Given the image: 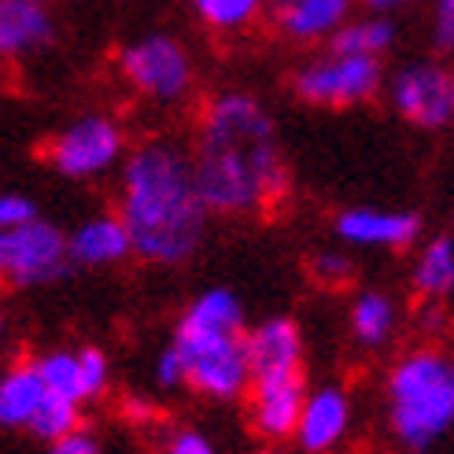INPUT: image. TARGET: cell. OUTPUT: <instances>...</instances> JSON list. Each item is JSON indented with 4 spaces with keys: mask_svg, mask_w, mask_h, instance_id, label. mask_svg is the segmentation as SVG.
<instances>
[{
    "mask_svg": "<svg viewBox=\"0 0 454 454\" xmlns=\"http://www.w3.org/2000/svg\"><path fill=\"white\" fill-rule=\"evenodd\" d=\"M192 170L196 189L215 215L266 211L288 196L278 129L247 93H222L203 107Z\"/></svg>",
    "mask_w": 454,
    "mask_h": 454,
    "instance_id": "6da1fadb",
    "label": "cell"
},
{
    "mask_svg": "<svg viewBox=\"0 0 454 454\" xmlns=\"http://www.w3.org/2000/svg\"><path fill=\"white\" fill-rule=\"evenodd\" d=\"M207 203L196 189L192 159L170 141H148L126 159L119 218L133 255L155 266L192 259L207 225Z\"/></svg>",
    "mask_w": 454,
    "mask_h": 454,
    "instance_id": "7a4b0ae2",
    "label": "cell"
},
{
    "mask_svg": "<svg viewBox=\"0 0 454 454\" xmlns=\"http://www.w3.org/2000/svg\"><path fill=\"white\" fill-rule=\"evenodd\" d=\"M174 348L185 358L189 388L230 403L252 392V351H247L244 310L230 288L196 296L174 329Z\"/></svg>",
    "mask_w": 454,
    "mask_h": 454,
    "instance_id": "3957f363",
    "label": "cell"
},
{
    "mask_svg": "<svg viewBox=\"0 0 454 454\" xmlns=\"http://www.w3.org/2000/svg\"><path fill=\"white\" fill-rule=\"evenodd\" d=\"M388 428L406 450H428L454 428V358L421 348L403 355L388 384Z\"/></svg>",
    "mask_w": 454,
    "mask_h": 454,
    "instance_id": "277c9868",
    "label": "cell"
},
{
    "mask_svg": "<svg viewBox=\"0 0 454 454\" xmlns=\"http://www.w3.org/2000/svg\"><path fill=\"white\" fill-rule=\"evenodd\" d=\"M71 262V237H63L52 222H27L0 233V274L15 288H41L63 278Z\"/></svg>",
    "mask_w": 454,
    "mask_h": 454,
    "instance_id": "5b68a950",
    "label": "cell"
},
{
    "mask_svg": "<svg viewBox=\"0 0 454 454\" xmlns=\"http://www.w3.org/2000/svg\"><path fill=\"white\" fill-rule=\"evenodd\" d=\"M119 71L141 97L159 104L181 100L192 85V59L181 49V41L167 34H152L126 44L119 56Z\"/></svg>",
    "mask_w": 454,
    "mask_h": 454,
    "instance_id": "8992f818",
    "label": "cell"
},
{
    "mask_svg": "<svg viewBox=\"0 0 454 454\" xmlns=\"http://www.w3.org/2000/svg\"><path fill=\"white\" fill-rule=\"evenodd\" d=\"M296 97L317 107H351L370 100L380 89V59L377 56H336L314 59L300 67L292 78Z\"/></svg>",
    "mask_w": 454,
    "mask_h": 454,
    "instance_id": "52a82bcc",
    "label": "cell"
},
{
    "mask_svg": "<svg viewBox=\"0 0 454 454\" xmlns=\"http://www.w3.org/2000/svg\"><path fill=\"white\" fill-rule=\"evenodd\" d=\"M119 155H122V129L104 115H85L44 145L49 167L59 170L63 177L104 174L119 163Z\"/></svg>",
    "mask_w": 454,
    "mask_h": 454,
    "instance_id": "ba28073f",
    "label": "cell"
},
{
    "mask_svg": "<svg viewBox=\"0 0 454 454\" xmlns=\"http://www.w3.org/2000/svg\"><path fill=\"white\" fill-rule=\"evenodd\" d=\"M392 107L406 122L440 129L454 115V74L433 63L403 67L392 82Z\"/></svg>",
    "mask_w": 454,
    "mask_h": 454,
    "instance_id": "9c48e42d",
    "label": "cell"
},
{
    "mask_svg": "<svg viewBox=\"0 0 454 454\" xmlns=\"http://www.w3.org/2000/svg\"><path fill=\"white\" fill-rule=\"evenodd\" d=\"M307 384L300 377H266L252 380L247 392V418H252L255 436L266 443H281L288 436H296L303 406H307Z\"/></svg>",
    "mask_w": 454,
    "mask_h": 454,
    "instance_id": "30bf717a",
    "label": "cell"
},
{
    "mask_svg": "<svg viewBox=\"0 0 454 454\" xmlns=\"http://www.w3.org/2000/svg\"><path fill=\"white\" fill-rule=\"evenodd\" d=\"M247 351H252V380L303 373V336L292 317H266L255 325L247 333Z\"/></svg>",
    "mask_w": 454,
    "mask_h": 454,
    "instance_id": "8fae6325",
    "label": "cell"
},
{
    "mask_svg": "<svg viewBox=\"0 0 454 454\" xmlns=\"http://www.w3.org/2000/svg\"><path fill=\"white\" fill-rule=\"evenodd\" d=\"M351 428V403L340 388H317L307 395L303 418L296 428V447L307 454H329L344 443Z\"/></svg>",
    "mask_w": 454,
    "mask_h": 454,
    "instance_id": "7c38bea8",
    "label": "cell"
},
{
    "mask_svg": "<svg viewBox=\"0 0 454 454\" xmlns=\"http://www.w3.org/2000/svg\"><path fill=\"white\" fill-rule=\"evenodd\" d=\"M336 233L348 244H366V247H406L421 233V218L411 211H370L355 207L336 218Z\"/></svg>",
    "mask_w": 454,
    "mask_h": 454,
    "instance_id": "4fadbf2b",
    "label": "cell"
},
{
    "mask_svg": "<svg viewBox=\"0 0 454 454\" xmlns=\"http://www.w3.org/2000/svg\"><path fill=\"white\" fill-rule=\"evenodd\" d=\"M52 41V12L44 0H0V52L19 59Z\"/></svg>",
    "mask_w": 454,
    "mask_h": 454,
    "instance_id": "5bb4252c",
    "label": "cell"
},
{
    "mask_svg": "<svg viewBox=\"0 0 454 454\" xmlns=\"http://www.w3.org/2000/svg\"><path fill=\"white\" fill-rule=\"evenodd\" d=\"M133 255L129 230L119 215H100L82 222L71 233V262L78 266H111Z\"/></svg>",
    "mask_w": 454,
    "mask_h": 454,
    "instance_id": "9a60e30c",
    "label": "cell"
},
{
    "mask_svg": "<svg viewBox=\"0 0 454 454\" xmlns=\"http://www.w3.org/2000/svg\"><path fill=\"white\" fill-rule=\"evenodd\" d=\"M49 399L37 362H19L0 377V425L4 428H30L37 411Z\"/></svg>",
    "mask_w": 454,
    "mask_h": 454,
    "instance_id": "2e32d148",
    "label": "cell"
},
{
    "mask_svg": "<svg viewBox=\"0 0 454 454\" xmlns=\"http://www.w3.org/2000/svg\"><path fill=\"white\" fill-rule=\"evenodd\" d=\"M351 15V0H288L278 12V22L288 37L314 41V37H333Z\"/></svg>",
    "mask_w": 454,
    "mask_h": 454,
    "instance_id": "e0dca14e",
    "label": "cell"
},
{
    "mask_svg": "<svg viewBox=\"0 0 454 454\" xmlns=\"http://www.w3.org/2000/svg\"><path fill=\"white\" fill-rule=\"evenodd\" d=\"M395 303L384 296V292L370 288V292H362V296L351 303V336H355V344L358 348H384L392 340L395 333Z\"/></svg>",
    "mask_w": 454,
    "mask_h": 454,
    "instance_id": "ac0fdd59",
    "label": "cell"
},
{
    "mask_svg": "<svg viewBox=\"0 0 454 454\" xmlns=\"http://www.w3.org/2000/svg\"><path fill=\"white\" fill-rule=\"evenodd\" d=\"M411 285L421 300H443L447 292H454V240L436 237L421 247Z\"/></svg>",
    "mask_w": 454,
    "mask_h": 454,
    "instance_id": "d6986e66",
    "label": "cell"
},
{
    "mask_svg": "<svg viewBox=\"0 0 454 454\" xmlns=\"http://www.w3.org/2000/svg\"><path fill=\"white\" fill-rule=\"evenodd\" d=\"M395 41V27L388 19H355L344 22L333 37H329V52L336 56H384Z\"/></svg>",
    "mask_w": 454,
    "mask_h": 454,
    "instance_id": "ffe728a7",
    "label": "cell"
},
{
    "mask_svg": "<svg viewBox=\"0 0 454 454\" xmlns=\"http://www.w3.org/2000/svg\"><path fill=\"white\" fill-rule=\"evenodd\" d=\"M78 428H82V403L49 392V399H44V406L37 411V418L30 421L27 433H30L34 440H41V443H56V440H63V436L78 433Z\"/></svg>",
    "mask_w": 454,
    "mask_h": 454,
    "instance_id": "44dd1931",
    "label": "cell"
},
{
    "mask_svg": "<svg viewBox=\"0 0 454 454\" xmlns=\"http://www.w3.org/2000/svg\"><path fill=\"white\" fill-rule=\"evenodd\" d=\"M37 370H41L44 388H49L52 395L85 403V388H82V358H78V351H49V355H41V358H37Z\"/></svg>",
    "mask_w": 454,
    "mask_h": 454,
    "instance_id": "7402d4cb",
    "label": "cell"
},
{
    "mask_svg": "<svg viewBox=\"0 0 454 454\" xmlns=\"http://www.w3.org/2000/svg\"><path fill=\"white\" fill-rule=\"evenodd\" d=\"M266 0H192V12L207 22L211 30H240L255 22Z\"/></svg>",
    "mask_w": 454,
    "mask_h": 454,
    "instance_id": "603a6c76",
    "label": "cell"
},
{
    "mask_svg": "<svg viewBox=\"0 0 454 454\" xmlns=\"http://www.w3.org/2000/svg\"><path fill=\"white\" fill-rule=\"evenodd\" d=\"M78 358H82V388H85V399L104 395V388H107V355L100 348H82Z\"/></svg>",
    "mask_w": 454,
    "mask_h": 454,
    "instance_id": "cb8c5ba5",
    "label": "cell"
},
{
    "mask_svg": "<svg viewBox=\"0 0 454 454\" xmlns=\"http://www.w3.org/2000/svg\"><path fill=\"white\" fill-rule=\"evenodd\" d=\"M310 274H314L317 285L340 288V285H348V281H351V262H348L344 255L322 252V255H314V259H310Z\"/></svg>",
    "mask_w": 454,
    "mask_h": 454,
    "instance_id": "d4e9b609",
    "label": "cell"
},
{
    "mask_svg": "<svg viewBox=\"0 0 454 454\" xmlns=\"http://www.w3.org/2000/svg\"><path fill=\"white\" fill-rule=\"evenodd\" d=\"M155 380H159V388H181V384H189L185 358H181V351L174 344L155 358Z\"/></svg>",
    "mask_w": 454,
    "mask_h": 454,
    "instance_id": "484cf974",
    "label": "cell"
},
{
    "mask_svg": "<svg viewBox=\"0 0 454 454\" xmlns=\"http://www.w3.org/2000/svg\"><path fill=\"white\" fill-rule=\"evenodd\" d=\"M34 218H37V207L30 196H19V192L0 196V230H15V225H27Z\"/></svg>",
    "mask_w": 454,
    "mask_h": 454,
    "instance_id": "4316f807",
    "label": "cell"
},
{
    "mask_svg": "<svg viewBox=\"0 0 454 454\" xmlns=\"http://www.w3.org/2000/svg\"><path fill=\"white\" fill-rule=\"evenodd\" d=\"M163 454H218V450L207 436L196 433V428H177V433L167 436Z\"/></svg>",
    "mask_w": 454,
    "mask_h": 454,
    "instance_id": "83f0119b",
    "label": "cell"
},
{
    "mask_svg": "<svg viewBox=\"0 0 454 454\" xmlns=\"http://www.w3.org/2000/svg\"><path fill=\"white\" fill-rule=\"evenodd\" d=\"M44 454H104V450H100L97 436H89L85 428H78V433L63 436L56 443H44Z\"/></svg>",
    "mask_w": 454,
    "mask_h": 454,
    "instance_id": "f1b7e54d",
    "label": "cell"
},
{
    "mask_svg": "<svg viewBox=\"0 0 454 454\" xmlns=\"http://www.w3.org/2000/svg\"><path fill=\"white\" fill-rule=\"evenodd\" d=\"M436 37L443 49H454V0H436Z\"/></svg>",
    "mask_w": 454,
    "mask_h": 454,
    "instance_id": "f546056e",
    "label": "cell"
},
{
    "mask_svg": "<svg viewBox=\"0 0 454 454\" xmlns=\"http://www.w3.org/2000/svg\"><path fill=\"white\" fill-rule=\"evenodd\" d=\"M126 418L152 421V418H155V406H152V403H145L141 395H133V399H126Z\"/></svg>",
    "mask_w": 454,
    "mask_h": 454,
    "instance_id": "4dcf8cb0",
    "label": "cell"
},
{
    "mask_svg": "<svg viewBox=\"0 0 454 454\" xmlns=\"http://www.w3.org/2000/svg\"><path fill=\"white\" fill-rule=\"evenodd\" d=\"M370 8H395V4H406V0H366Z\"/></svg>",
    "mask_w": 454,
    "mask_h": 454,
    "instance_id": "1f68e13d",
    "label": "cell"
},
{
    "mask_svg": "<svg viewBox=\"0 0 454 454\" xmlns=\"http://www.w3.org/2000/svg\"><path fill=\"white\" fill-rule=\"evenodd\" d=\"M259 454H285V450H281V447H278V443H266V447H262V450H259Z\"/></svg>",
    "mask_w": 454,
    "mask_h": 454,
    "instance_id": "d6a6232c",
    "label": "cell"
},
{
    "mask_svg": "<svg viewBox=\"0 0 454 454\" xmlns=\"http://www.w3.org/2000/svg\"><path fill=\"white\" fill-rule=\"evenodd\" d=\"M281 4H288V0H281Z\"/></svg>",
    "mask_w": 454,
    "mask_h": 454,
    "instance_id": "836d02e7",
    "label": "cell"
}]
</instances>
